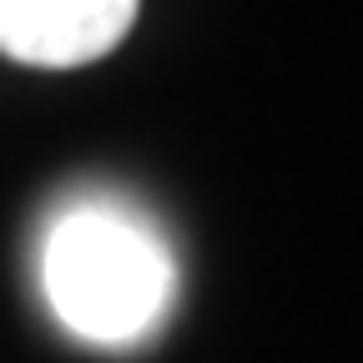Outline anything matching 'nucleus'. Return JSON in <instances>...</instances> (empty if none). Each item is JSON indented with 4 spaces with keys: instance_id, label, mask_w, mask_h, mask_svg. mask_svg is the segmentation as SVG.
<instances>
[{
    "instance_id": "f257e3e1",
    "label": "nucleus",
    "mask_w": 363,
    "mask_h": 363,
    "mask_svg": "<svg viewBox=\"0 0 363 363\" xmlns=\"http://www.w3.org/2000/svg\"><path fill=\"white\" fill-rule=\"evenodd\" d=\"M40 288L66 333L121 348L162 323L172 252L131 207L71 202L45 227Z\"/></svg>"
},
{
    "instance_id": "f03ea898",
    "label": "nucleus",
    "mask_w": 363,
    "mask_h": 363,
    "mask_svg": "<svg viewBox=\"0 0 363 363\" xmlns=\"http://www.w3.org/2000/svg\"><path fill=\"white\" fill-rule=\"evenodd\" d=\"M136 0H0V51L30 66H81L126 35Z\"/></svg>"
}]
</instances>
